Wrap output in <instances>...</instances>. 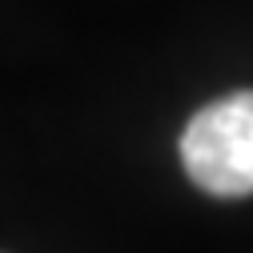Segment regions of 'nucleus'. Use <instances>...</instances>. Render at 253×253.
<instances>
[{"label":"nucleus","instance_id":"obj_1","mask_svg":"<svg viewBox=\"0 0 253 253\" xmlns=\"http://www.w3.org/2000/svg\"><path fill=\"white\" fill-rule=\"evenodd\" d=\"M181 165L209 197L253 193V88L229 92L193 113L181 133Z\"/></svg>","mask_w":253,"mask_h":253}]
</instances>
